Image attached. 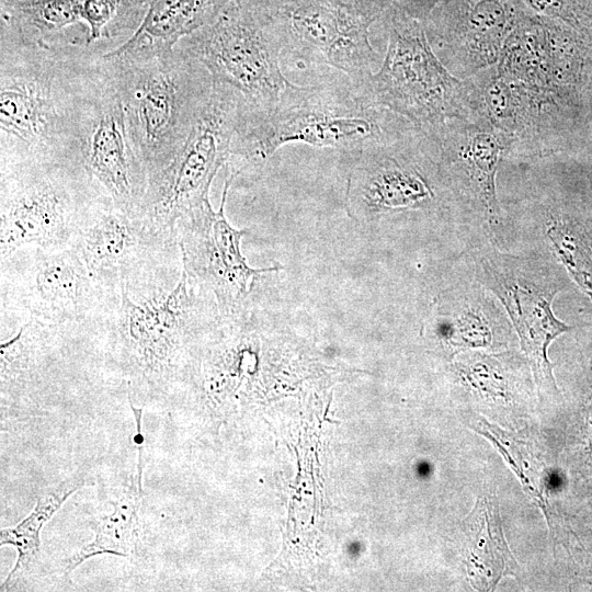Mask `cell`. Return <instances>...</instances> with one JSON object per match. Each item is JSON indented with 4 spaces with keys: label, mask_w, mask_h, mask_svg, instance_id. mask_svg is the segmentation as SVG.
I'll use <instances>...</instances> for the list:
<instances>
[{
    "label": "cell",
    "mask_w": 592,
    "mask_h": 592,
    "mask_svg": "<svg viewBox=\"0 0 592 592\" xmlns=\"http://www.w3.org/2000/svg\"><path fill=\"white\" fill-rule=\"evenodd\" d=\"M547 236L572 277L592 299V248L584 229L560 212L547 209Z\"/></svg>",
    "instance_id": "cell-26"
},
{
    "label": "cell",
    "mask_w": 592,
    "mask_h": 592,
    "mask_svg": "<svg viewBox=\"0 0 592 592\" xmlns=\"http://www.w3.org/2000/svg\"><path fill=\"white\" fill-rule=\"evenodd\" d=\"M464 560L471 585L490 591L506 576L517 577L520 567L511 554L501 526L497 502L480 497L464 522Z\"/></svg>",
    "instance_id": "cell-21"
},
{
    "label": "cell",
    "mask_w": 592,
    "mask_h": 592,
    "mask_svg": "<svg viewBox=\"0 0 592 592\" xmlns=\"http://www.w3.org/2000/svg\"><path fill=\"white\" fill-rule=\"evenodd\" d=\"M177 46L206 68L213 83L231 90L252 121L267 116L291 84L280 66L281 42L260 0H232Z\"/></svg>",
    "instance_id": "cell-6"
},
{
    "label": "cell",
    "mask_w": 592,
    "mask_h": 592,
    "mask_svg": "<svg viewBox=\"0 0 592 592\" xmlns=\"http://www.w3.org/2000/svg\"><path fill=\"white\" fill-rule=\"evenodd\" d=\"M469 79L479 117L512 141L508 157L544 158L561 148L571 88L519 81L500 73L497 64Z\"/></svg>",
    "instance_id": "cell-14"
},
{
    "label": "cell",
    "mask_w": 592,
    "mask_h": 592,
    "mask_svg": "<svg viewBox=\"0 0 592 592\" xmlns=\"http://www.w3.org/2000/svg\"><path fill=\"white\" fill-rule=\"evenodd\" d=\"M441 194L453 197L433 139L421 129L407 140L358 153L346 192L353 215L374 217L430 208ZM454 200V197H453Z\"/></svg>",
    "instance_id": "cell-13"
},
{
    "label": "cell",
    "mask_w": 592,
    "mask_h": 592,
    "mask_svg": "<svg viewBox=\"0 0 592 592\" xmlns=\"http://www.w3.org/2000/svg\"><path fill=\"white\" fill-rule=\"evenodd\" d=\"M476 275L505 308L534 374L539 395L557 391L549 344L572 327L560 321L551 304L560 292L556 267L534 258L488 249L477 255Z\"/></svg>",
    "instance_id": "cell-11"
},
{
    "label": "cell",
    "mask_w": 592,
    "mask_h": 592,
    "mask_svg": "<svg viewBox=\"0 0 592 592\" xmlns=\"http://www.w3.org/2000/svg\"><path fill=\"white\" fill-rule=\"evenodd\" d=\"M437 151L441 171L456 205L490 226L501 221L496 175L512 141L487 121L448 119L425 132Z\"/></svg>",
    "instance_id": "cell-18"
},
{
    "label": "cell",
    "mask_w": 592,
    "mask_h": 592,
    "mask_svg": "<svg viewBox=\"0 0 592 592\" xmlns=\"http://www.w3.org/2000/svg\"><path fill=\"white\" fill-rule=\"evenodd\" d=\"M0 36L39 46H89L80 0H0Z\"/></svg>",
    "instance_id": "cell-20"
},
{
    "label": "cell",
    "mask_w": 592,
    "mask_h": 592,
    "mask_svg": "<svg viewBox=\"0 0 592 592\" xmlns=\"http://www.w3.org/2000/svg\"><path fill=\"white\" fill-rule=\"evenodd\" d=\"M533 14L580 34L592 31V0H521Z\"/></svg>",
    "instance_id": "cell-27"
},
{
    "label": "cell",
    "mask_w": 592,
    "mask_h": 592,
    "mask_svg": "<svg viewBox=\"0 0 592 592\" xmlns=\"http://www.w3.org/2000/svg\"><path fill=\"white\" fill-rule=\"evenodd\" d=\"M144 3H146L147 5L149 4L150 0H141Z\"/></svg>",
    "instance_id": "cell-31"
},
{
    "label": "cell",
    "mask_w": 592,
    "mask_h": 592,
    "mask_svg": "<svg viewBox=\"0 0 592 592\" xmlns=\"http://www.w3.org/2000/svg\"><path fill=\"white\" fill-rule=\"evenodd\" d=\"M127 400H128L132 413L134 415L135 425H136V430H135V434H134V443H135V445L137 447V452H138L136 478L138 480L139 487L141 489H144L143 488V471H144V456H143V453H144L145 436H144L143 430H141V419H143L144 407L135 406L134 402L129 398H127Z\"/></svg>",
    "instance_id": "cell-29"
},
{
    "label": "cell",
    "mask_w": 592,
    "mask_h": 592,
    "mask_svg": "<svg viewBox=\"0 0 592 592\" xmlns=\"http://www.w3.org/2000/svg\"><path fill=\"white\" fill-rule=\"evenodd\" d=\"M419 130L368 101L349 77L346 81L326 77L307 86L291 82L267 116L242 121L225 168L235 181L288 143L361 153L407 140Z\"/></svg>",
    "instance_id": "cell-2"
},
{
    "label": "cell",
    "mask_w": 592,
    "mask_h": 592,
    "mask_svg": "<svg viewBox=\"0 0 592 592\" xmlns=\"http://www.w3.org/2000/svg\"><path fill=\"white\" fill-rule=\"evenodd\" d=\"M232 0H150L137 30L105 56L140 60L172 50L185 36L210 23Z\"/></svg>",
    "instance_id": "cell-19"
},
{
    "label": "cell",
    "mask_w": 592,
    "mask_h": 592,
    "mask_svg": "<svg viewBox=\"0 0 592 592\" xmlns=\"http://www.w3.org/2000/svg\"><path fill=\"white\" fill-rule=\"evenodd\" d=\"M1 316L92 330L110 293L73 246L27 244L0 260Z\"/></svg>",
    "instance_id": "cell-9"
},
{
    "label": "cell",
    "mask_w": 592,
    "mask_h": 592,
    "mask_svg": "<svg viewBox=\"0 0 592 592\" xmlns=\"http://www.w3.org/2000/svg\"><path fill=\"white\" fill-rule=\"evenodd\" d=\"M247 113L228 88L213 83L210 98L184 144L148 177L139 215L159 235L175 240V225L208 200L217 171L227 163L234 138Z\"/></svg>",
    "instance_id": "cell-10"
},
{
    "label": "cell",
    "mask_w": 592,
    "mask_h": 592,
    "mask_svg": "<svg viewBox=\"0 0 592 592\" xmlns=\"http://www.w3.org/2000/svg\"><path fill=\"white\" fill-rule=\"evenodd\" d=\"M551 36L553 21L527 11L504 43L499 72L532 84L557 87Z\"/></svg>",
    "instance_id": "cell-22"
},
{
    "label": "cell",
    "mask_w": 592,
    "mask_h": 592,
    "mask_svg": "<svg viewBox=\"0 0 592 592\" xmlns=\"http://www.w3.org/2000/svg\"><path fill=\"white\" fill-rule=\"evenodd\" d=\"M379 19L388 34L385 58L376 72L351 79L358 91L422 132L453 118L480 119L471 80L455 77L443 65L423 22L392 4Z\"/></svg>",
    "instance_id": "cell-5"
},
{
    "label": "cell",
    "mask_w": 592,
    "mask_h": 592,
    "mask_svg": "<svg viewBox=\"0 0 592 592\" xmlns=\"http://www.w3.org/2000/svg\"><path fill=\"white\" fill-rule=\"evenodd\" d=\"M283 53L295 60L323 64L358 80L372 72L369 42L374 20L349 0H260Z\"/></svg>",
    "instance_id": "cell-12"
},
{
    "label": "cell",
    "mask_w": 592,
    "mask_h": 592,
    "mask_svg": "<svg viewBox=\"0 0 592 592\" xmlns=\"http://www.w3.org/2000/svg\"><path fill=\"white\" fill-rule=\"evenodd\" d=\"M100 48L83 52L76 79L78 159L104 195L139 214L148 172L135 146L121 95Z\"/></svg>",
    "instance_id": "cell-7"
},
{
    "label": "cell",
    "mask_w": 592,
    "mask_h": 592,
    "mask_svg": "<svg viewBox=\"0 0 592 592\" xmlns=\"http://www.w3.org/2000/svg\"><path fill=\"white\" fill-rule=\"evenodd\" d=\"M527 11L521 0H444L423 24L439 59L455 77L467 79L498 64Z\"/></svg>",
    "instance_id": "cell-17"
},
{
    "label": "cell",
    "mask_w": 592,
    "mask_h": 592,
    "mask_svg": "<svg viewBox=\"0 0 592 592\" xmlns=\"http://www.w3.org/2000/svg\"><path fill=\"white\" fill-rule=\"evenodd\" d=\"M102 194L78 160L0 168V260L27 244L71 246Z\"/></svg>",
    "instance_id": "cell-8"
},
{
    "label": "cell",
    "mask_w": 592,
    "mask_h": 592,
    "mask_svg": "<svg viewBox=\"0 0 592 592\" xmlns=\"http://www.w3.org/2000/svg\"><path fill=\"white\" fill-rule=\"evenodd\" d=\"M102 58L114 78L149 177L184 144L210 98L212 77L178 46L140 60H121L104 53Z\"/></svg>",
    "instance_id": "cell-4"
},
{
    "label": "cell",
    "mask_w": 592,
    "mask_h": 592,
    "mask_svg": "<svg viewBox=\"0 0 592 592\" xmlns=\"http://www.w3.org/2000/svg\"><path fill=\"white\" fill-rule=\"evenodd\" d=\"M88 481L89 479L83 474H77L42 489L34 508L23 520L14 526L1 528L0 545H10L18 553L16 562L3 582L4 588H9L10 584L19 580L39 560L43 527L62 503L73 492L87 486Z\"/></svg>",
    "instance_id": "cell-25"
},
{
    "label": "cell",
    "mask_w": 592,
    "mask_h": 592,
    "mask_svg": "<svg viewBox=\"0 0 592 592\" xmlns=\"http://www.w3.org/2000/svg\"><path fill=\"white\" fill-rule=\"evenodd\" d=\"M444 301L436 309L433 326L436 337L453 354L474 348H489L496 327L502 325L498 309L480 292H467Z\"/></svg>",
    "instance_id": "cell-23"
},
{
    "label": "cell",
    "mask_w": 592,
    "mask_h": 592,
    "mask_svg": "<svg viewBox=\"0 0 592 592\" xmlns=\"http://www.w3.org/2000/svg\"><path fill=\"white\" fill-rule=\"evenodd\" d=\"M87 47L0 36V168L79 161L76 79Z\"/></svg>",
    "instance_id": "cell-3"
},
{
    "label": "cell",
    "mask_w": 592,
    "mask_h": 592,
    "mask_svg": "<svg viewBox=\"0 0 592 592\" xmlns=\"http://www.w3.org/2000/svg\"><path fill=\"white\" fill-rule=\"evenodd\" d=\"M365 15L376 21L388 5V0H349Z\"/></svg>",
    "instance_id": "cell-30"
},
{
    "label": "cell",
    "mask_w": 592,
    "mask_h": 592,
    "mask_svg": "<svg viewBox=\"0 0 592 592\" xmlns=\"http://www.w3.org/2000/svg\"><path fill=\"white\" fill-rule=\"evenodd\" d=\"M220 314L196 286L182 255L110 293L93 335L133 401H170Z\"/></svg>",
    "instance_id": "cell-1"
},
{
    "label": "cell",
    "mask_w": 592,
    "mask_h": 592,
    "mask_svg": "<svg viewBox=\"0 0 592 592\" xmlns=\"http://www.w3.org/2000/svg\"><path fill=\"white\" fill-rule=\"evenodd\" d=\"M232 181V177L227 175L217 212L206 200L175 225V237L187 277L215 298L220 316L246 307L253 281L260 274L277 269H252L241 254L240 240L248 230L235 229L225 215Z\"/></svg>",
    "instance_id": "cell-16"
},
{
    "label": "cell",
    "mask_w": 592,
    "mask_h": 592,
    "mask_svg": "<svg viewBox=\"0 0 592 592\" xmlns=\"http://www.w3.org/2000/svg\"><path fill=\"white\" fill-rule=\"evenodd\" d=\"M71 246L109 292L181 255L177 240L159 235L139 214L122 209L104 194L84 212Z\"/></svg>",
    "instance_id": "cell-15"
},
{
    "label": "cell",
    "mask_w": 592,
    "mask_h": 592,
    "mask_svg": "<svg viewBox=\"0 0 592 592\" xmlns=\"http://www.w3.org/2000/svg\"><path fill=\"white\" fill-rule=\"evenodd\" d=\"M143 498L144 489L135 476L126 491L111 502L112 513L101 515L94 524V539L65 559L64 571L69 573L87 559L102 554L135 556L140 539L139 509Z\"/></svg>",
    "instance_id": "cell-24"
},
{
    "label": "cell",
    "mask_w": 592,
    "mask_h": 592,
    "mask_svg": "<svg viewBox=\"0 0 592 592\" xmlns=\"http://www.w3.org/2000/svg\"><path fill=\"white\" fill-rule=\"evenodd\" d=\"M442 1L444 0H388V4H392L412 18L424 22Z\"/></svg>",
    "instance_id": "cell-28"
}]
</instances>
